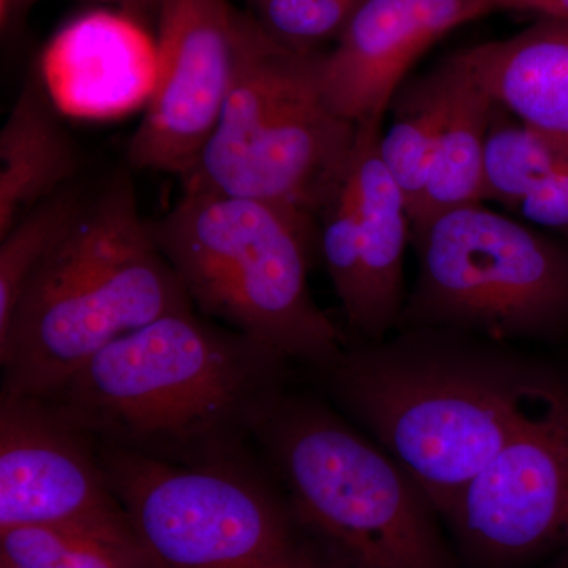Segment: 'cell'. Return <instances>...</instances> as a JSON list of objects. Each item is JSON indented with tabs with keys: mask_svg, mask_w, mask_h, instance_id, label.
Instances as JSON below:
<instances>
[{
	"mask_svg": "<svg viewBox=\"0 0 568 568\" xmlns=\"http://www.w3.org/2000/svg\"><path fill=\"white\" fill-rule=\"evenodd\" d=\"M417 280L398 331L439 328L493 342L568 332V242L485 207L410 226Z\"/></svg>",
	"mask_w": 568,
	"mask_h": 568,
	"instance_id": "cell-8",
	"label": "cell"
},
{
	"mask_svg": "<svg viewBox=\"0 0 568 568\" xmlns=\"http://www.w3.org/2000/svg\"><path fill=\"white\" fill-rule=\"evenodd\" d=\"M133 529L92 437L37 396L0 394V530Z\"/></svg>",
	"mask_w": 568,
	"mask_h": 568,
	"instance_id": "cell-12",
	"label": "cell"
},
{
	"mask_svg": "<svg viewBox=\"0 0 568 568\" xmlns=\"http://www.w3.org/2000/svg\"><path fill=\"white\" fill-rule=\"evenodd\" d=\"M499 11H523L538 18L568 20V0H470L465 24Z\"/></svg>",
	"mask_w": 568,
	"mask_h": 568,
	"instance_id": "cell-24",
	"label": "cell"
},
{
	"mask_svg": "<svg viewBox=\"0 0 568 568\" xmlns=\"http://www.w3.org/2000/svg\"><path fill=\"white\" fill-rule=\"evenodd\" d=\"M291 372L274 351L189 308L115 339L43 399L97 446L215 465L253 454Z\"/></svg>",
	"mask_w": 568,
	"mask_h": 568,
	"instance_id": "cell-1",
	"label": "cell"
},
{
	"mask_svg": "<svg viewBox=\"0 0 568 568\" xmlns=\"http://www.w3.org/2000/svg\"><path fill=\"white\" fill-rule=\"evenodd\" d=\"M156 71L126 159L133 170L193 173L230 95L241 14L227 0H162Z\"/></svg>",
	"mask_w": 568,
	"mask_h": 568,
	"instance_id": "cell-10",
	"label": "cell"
},
{
	"mask_svg": "<svg viewBox=\"0 0 568 568\" xmlns=\"http://www.w3.org/2000/svg\"><path fill=\"white\" fill-rule=\"evenodd\" d=\"M455 89L457 71L447 58L435 70L396 92L390 104L395 111L394 121L387 132L381 134L379 151L392 178L405 194L410 216L424 196L437 138Z\"/></svg>",
	"mask_w": 568,
	"mask_h": 568,
	"instance_id": "cell-18",
	"label": "cell"
},
{
	"mask_svg": "<svg viewBox=\"0 0 568 568\" xmlns=\"http://www.w3.org/2000/svg\"><path fill=\"white\" fill-rule=\"evenodd\" d=\"M162 0H110L112 6H118L122 13L129 17H142L151 13L152 10H159Z\"/></svg>",
	"mask_w": 568,
	"mask_h": 568,
	"instance_id": "cell-26",
	"label": "cell"
},
{
	"mask_svg": "<svg viewBox=\"0 0 568 568\" xmlns=\"http://www.w3.org/2000/svg\"><path fill=\"white\" fill-rule=\"evenodd\" d=\"M517 212L532 226L568 237V159L528 193Z\"/></svg>",
	"mask_w": 568,
	"mask_h": 568,
	"instance_id": "cell-23",
	"label": "cell"
},
{
	"mask_svg": "<svg viewBox=\"0 0 568 568\" xmlns=\"http://www.w3.org/2000/svg\"><path fill=\"white\" fill-rule=\"evenodd\" d=\"M357 126L349 174L317 215L320 257L342 304L347 345L383 342L398 328L410 242L405 194L381 156L383 122Z\"/></svg>",
	"mask_w": 568,
	"mask_h": 568,
	"instance_id": "cell-11",
	"label": "cell"
},
{
	"mask_svg": "<svg viewBox=\"0 0 568 568\" xmlns=\"http://www.w3.org/2000/svg\"><path fill=\"white\" fill-rule=\"evenodd\" d=\"M155 71V43L132 17L110 11L69 22L41 62L59 110L84 118H110L145 103Z\"/></svg>",
	"mask_w": 568,
	"mask_h": 568,
	"instance_id": "cell-14",
	"label": "cell"
},
{
	"mask_svg": "<svg viewBox=\"0 0 568 568\" xmlns=\"http://www.w3.org/2000/svg\"><path fill=\"white\" fill-rule=\"evenodd\" d=\"M250 3H252V7L260 6V3L265 2V0H248Z\"/></svg>",
	"mask_w": 568,
	"mask_h": 568,
	"instance_id": "cell-28",
	"label": "cell"
},
{
	"mask_svg": "<svg viewBox=\"0 0 568 568\" xmlns=\"http://www.w3.org/2000/svg\"><path fill=\"white\" fill-rule=\"evenodd\" d=\"M151 230L201 315L313 375L342 355L346 334L310 291V271L320 257L312 216L252 197L183 189Z\"/></svg>",
	"mask_w": 568,
	"mask_h": 568,
	"instance_id": "cell-4",
	"label": "cell"
},
{
	"mask_svg": "<svg viewBox=\"0 0 568 568\" xmlns=\"http://www.w3.org/2000/svg\"><path fill=\"white\" fill-rule=\"evenodd\" d=\"M189 308L133 182L118 175L82 201L0 332V394L43 398L115 339Z\"/></svg>",
	"mask_w": 568,
	"mask_h": 568,
	"instance_id": "cell-3",
	"label": "cell"
},
{
	"mask_svg": "<svg viewBox=\"0 0 568 568\" xmlns=\"http://www.w3.org/2000/svg\"><path fill=\"white\" fill-rule=\"evenodd\" d=\"M334 568H463L416 478L316 395L287 387L254 439Z\"/></svg>",
	"mask_w": 568,
	"mask_h": 568,
	"instance_id": "cell-5",
	"label": "cell"
},
{
	"mask_svg": "<svg viewBox=\"0 0 568 568\" xmlns=\"http://www.w3.org/2000/svg\"><path fill=\"white\" fill-rule=\"evenodd\" d=\"M463 568H523L568 549V379L444 518Z\"/></svg>",
	"mask_w": 568,
	"mask_h": 568,
	"instance_id": "cell-9",
	"label": "cell"
},
{
	"mask_svg": "<svg viewBox=\"0 0 568 568\" xmlns=\"http://www.w3.org/2000/svg\"><path fill=\"white\" fill-rule=\"evenodd\" d=\"M0 568H9V567L2 566V564H0Z\"/></svg>",
	"mask_w": 568,
	"mask_h": 568,
	"instance_id": "cell-29",
	"label": "cell"
},
{
	"mask_svg": "<svg viewBox=\"0 0 568 568\" xmlns=\"http://www.w3.org/2000/svg\"><path fill=\"white\" fill-rule=\"evenodd\" d=\"M567 159L568 152L496 104L485 145L484 203L493 201L517 211L528 193Z\"/></svg>",
	"mask_w": 568,
	"mask_h": 568,
	"instance_id": "cell-20",
	"label": "cell"
},
{
	"mask_svg": "<svg viewBox=\"0 0 568 568\" xmlns=\"http://www.w3.org/2000/svg\"><path fill=\"white\" fill-rule=\"evenodd\" d=\"M457 89L429 166L424 196L410 216V226L439 213L484 203L485 145L496 103L477 84L454 54Z\"/></svg>",
	"mask_w": 568,
	"mask_h": 568,
	"instance_id": "cell-17",
	"label": "cell"
},
{
	"mask_svg": "<svg viewBox=\"0 0 568 568\" xmlns=\"http://www.w3.org/2000/svg\"><path fill=\"white\" fill-rule=\"evenodd\" d=\"M365 0H265L254 17L274 39L295 51L316 52L336 41Z\"/></svg>",
	"mask_w": 568,
	"mask_h": 568,
	"instance_id": "cell-22",
	"label": "cell"
},
{
	"mask_svg": "<svg viewBox=\"0 0 568 568\" xmlns=\"http://www.w3.org/2000/svg\"><path fill=\"white\" fill-rule=\"evenodd\" d=\"M549 568H568V549L567 551L560 552V555L556 556L555 560H552L551 567Z\"/></svg>",
	"mask_w": 568,
	"mask_h": 568,
	"instance_id": "cell-27",
	"label": "cell"
},
{
	"mask_svg": "<svg viewBox=\"0 0 568 568\" xmlns=\"http://www.w3.org/2000/svg\"><path fill=\"white\" fill-rule=\"evenodd\" d=\"M470 0H365L317 80L328 106L354 122H383L407 71L440 37L465 26Z\"/></svg>",
	"mask_w": 568,
	"mask_h": 568,
	"instance_id": "cell-13",
	"label": "cell"
},
{
	"mask_svg": "<svg viewBox=\"0 0 568 568\" xmlns=\"http://www.w3.org/2000/svg\"><path fill=\"white\" fill-rule=\"evenodd\" d=\"M99 450L152 568H334L256 450L204 466Z\"/></svg>",
	"mask_w": 568,
	"mask_h": 568,
	"instance_id": "cell-7",
	"label": "cell"
},
{
	"mask_svg": "<svg viewBox=\"0 0 568 568\" xmlns=\"http://www.w3.org/2000/svg\"><path fill=\"white\" fill-rule=\"evenodd\" d=\"M40 71L22 84L0 130V237L77 174L78 151Z\"/></svg>",
	"mask_w": 568,
	"mask_h": 568,
	"instance_id": "cell-16",
	"label": "cell"
},
{
	"mask_svg": "<svg viewBox=\"0 0 568 568\" xmlns=\"http://www.w3.org/2000/svg\"><path fill=\"white\" fill-rule=\"evenodd\" d=\"M65 189L33 207L0 237V332L6 331L33 272L65 233L82 204Z\"/></svg>",
	"mask_w": 568,
	"mask_h": 568,
	"instance_id": "cell-21",
	"label": "cell"
},
{
	"mask_svg": "<svg viewBox=\"0 0 568 568\" xmlns=\"http://www.w3.org/2000/svg\"><path fill=\"white\" fill-rule=\"evenodd\" d=\"M9 568H152L133 529L24 526L0 530Z\"/></svg>",
	"mask_w": 568,
	"mask_h": 568,
	"instance_id": "cell-19",
	"label": "cell"
},
{
	"mask_svg": "<svg viewBox=\"0 0 568 568\" xmlns=\"http://www.w3.org/2000/svg\"><path fill=\"white\" fill-rule=\"evenodd\" d=\"M36 2H39V0H0V26H2V32H9L13 26H17L22 14L31 9ZM88 2L110 3V0H88Z\"/></svg>",
	"mask_w": 568,
	"mask_h": 568,
	"instance_id": "cell-25",
	"label": "cell"
},
{
	"mask_svg": "<svg viewBox=\"0 0 568 568\" xmlns=\"http://www.w3.org/2000/svg\"><path fill=\"white\" fill-rule=\"evenodd\" d=\"M454 58L503 110L568 152V20L538 18Z\"/></svg>",
	"mask_w": 568,
	"mask_h": 568,
	"instance_id": "cell-15",
	"label": "cell"
},
{
	"mask_svg": "<svg viewBox=\"0 0 568 568\" xmlns=\"http://www.w3.org/2000/svg\"><path fill=\"white\" fill-rule=\"evenodd\" d=\"M398 332L346 345L315 376L336 407L416 478L444 521L562 375L481 336Z\"/></svg>",
	"mask_w": 568,
	"mask_h": 568,
	"instance_id": "cell-2",
	"label": "cell"
},
{
	"mask_svg": "<svg viewBox=\"0 0 568 568\" xmlns=\"http://www.w3.org/2000/svg\"><path fill=\"white\" fill-rule=\"evenodd\" d=\"M320 52L295 51L241 14L230 95L183 189L252 197L312 216L346 181L358 126L320 89Z\"/></svg>",
	"mask_w": 568,
	"mask_h": 568,
	"instance_id": "cell-6",
	"label": "cell"
}]
</instances>
